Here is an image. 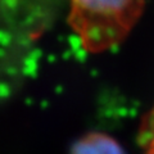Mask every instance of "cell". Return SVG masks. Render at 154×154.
Segmentation results:
<instances>
[{"label":"cell","instance_id":"obj_2","mask_svg":"<svg viewBox=\"0 0 154 154\" xmlns=\"http://www.w3.org/2000/svg\"><path fill=\"white\" fill-rule=\"evenodd\" d=\"M71 154H126L116 139L102 132H91L79 139Z\"/></svg>","mask_w":154,"mask_h":154},{"label":"cell","instance_id":"obj_3","mask_svg":"<svg viewBox=\"0 0 154 154\" xmlns=\"http://www.w3.org/2000/svg\"><path fill=\"white\" fill-rule=\"evenodd\" d=\"M139 139L141 146L145 149V153L154 154V108L144 118Z\"/></svg>","mask_w":154,"mask_h":154},{"label":"cell","instance_id":"obj_1","mask_svg":"<svg viewBox=\"0 0 154 154\" xmlns=\"http://www.w3.org/2000/svg\"><path fill=\"white\" fill-rule=\"evenodd\" d=\"M68 23L89 53L107 51L127 37L145 0H68Z\"/></svg>","mask_w":154,"mask_h":154}]
</instances>
